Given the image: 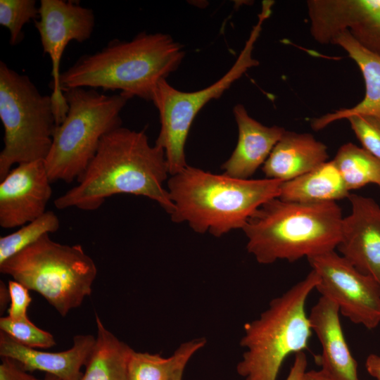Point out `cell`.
Here are the masks:
<instances>
[{"label":"cell","instance_id":"d4e9b609","mask_svg":"<svg viewBox=\"0 0 380 380\" xmlns=\"http://www.w3.org/2000/svg\"><path fill=\"white\" fill-rule=\"evenodd\" d=\"M34 0H0V25L10 33L9 44L15 46L24 38L23 26L39 18Z\"/></svg>","mask_w":380,"mask_h":380},{"label":"cell","instance_id":"44dd1931","mask_svg":"<svg viewBox=\"0 0 380 380\" xmlns=\"http://www.w3.org/2000/svg\"><path fill=\"white\" fill-rule=\"evenodd\" d=\"M96 344L80 380H129L128 359L132 348L108 330L96 315Z\"/></svg>","mask_w":380,"mask_h":380},{"label":"cell","instance_id":"7a4b0ae2","mask_svg":"<svg viewBox=\"0 0 380 380\" xmlns=\"http://www.w3.org/2000/svg\"><path fill=\"white\" fill-rule=\"evenodd\" d=\"M184 51L169 34L141 32L130 41L113 39L100 51L84 54L60 77L63 91L72 88L120 91L152 101L158 84L176 70Z\"/></svg>","mask_w":380,"mask_h":380},{"label":"cell","instance_id":"4fadbf2b","mask_svg":"<svg viewBox=\"0 0 380 380\" xmlns=\"http://www.w3.org/2000/svg\"><path fill=\"white\" fill-rule=\"evenodd\" d=\"M44 160L17 165L0 183V226L21 227L42 215L51 194Z\"/></svg>","mask_w":380,"mask_h":380},{"label":"cell","instance_id":"8fae6325","mask_svg":"<svg viewBox=\"0 0 380 380\" xmlns=\"http://www.w3.org/2000/svg\"><path fill=\"white\" fill-rule=\"evenodd\" d=\"M34 26L39 34L43 53L49 56L51 62V97L58 125L68 109L60 84L62 56L71 41L82 43L91 37L95 15L91 8L76 1L41 0Z\"/></svg>","mask_w":380,"mask_h":380},{"label":"cell","instance_id":"4dcf8cb0","mask_svg":"<svg viewBox=\"0 0 380 380\" xmlns=\"http://www.w3.org/2000/svg\"><path fill=\"white\" fill-rule=\"evenodd\" d=\"M365 368L374 378L380 380V355L370 354L366 359Z\"/></svg>","mask_w":380,"mask_h":380},{"label":"cell","instance_id":"d6a6232c","mask_svg":"<svg viewBox=\"0 0 380 380\" xmlns=\"http://www.w3.org/2000/svg\"><path fill=\"white\" fill-rule=\"evenodd\" d=\"M0 305H1V313L2 312V310H4L6 308V306L7 305V302L8 299L10 298V294L8 286H6L4 283L1 281V285H0Z\"/></svg>","mask_w":380,"mask_h":380},{"label":"cell","instance_id":"ba28073f","mask_svg":"<svg viewBox=\"0 0 380 380\" xmlns=\"http://www.w3.org/2000/svg\"><path fill=\"white\" fill-rule=\"evenodd\" d=\"M0 119L4 148L0 180L14 165L46 158L57 126L51 96L40 93L26 75L0 61Z\"/></svg>","mask_w":380,"mask_h":380},{"label":"cell","instance_id":"e575fe53","mask_svg":"<svg viewBox=\"0 0 380 380\" xmlns=\"http://www.w3.org/2000/svg\"><path fill=\"white\" fill-rule=\"evenodd\" d=\"M42 380H61V379L51 374H46L44 379Z\"/></svg>","mask_w":380,"mask_h":380},{"label":"cell","instance_id":"5bb4252c","mask_svg":"<svg viewBox=\"0 0 380 380\" xmlns=\"http://www.w3.org/2000/svg\"><path fill=\"white\" fill-rule=\"evenodd\" d=\"M350 214L343 217L337 248L360 272L380 284V207L371 198L350 194Z\"/></svg>","mask_w":380,"mask_h":380},{"label":"cell","instance_id":"83f0119b","mask_svg":"<svg viewBox=\"0 0 380 380\" xmlns=\"http://www.w3.org/2000/svg\"><path fill=\"white\" fill-rule=\"evenodd\" d=\"M11 305L8 316L12 319L27 317V308L32 302L29 289L15 280H11L8 285Z\"/></svg>","mask_w":380,"mask_h":380},{"label":"cell","instance_id":"484cf974","mask_svg":"<svg viewBox=\"0 0 380 380\" xmlns=\"http://www.w3.org/2000/svg\"><path fill=\"white\" fill-rule=\"evenodd\" d=\"M0 329L23 346L32 348H47L56 345L51 334L34 324L28 317L12 319L8 316L0 318Z\"/></svg>","mask_w":380,"mask_h":380},{"label":"cell","instance_id":"ac0fdd59","mask_svg":"<svg viewBox=\"0 0 380 380\" xmlns=\"http://www.w3.org/2000/svg\"><path fill=\"white\" fill-rule=\"evenodd\" d=\"M328 158L327 146L312 134L285 131L262 170L266 178L286 182L312 170Z\"/></svg>","mask_w":380,"mask_h":380},{"label":"cell","instance_id":"6da1fadb","mask_svg":"<svg viewBox=\"0 0 380 380\" xmlns=\"http://www.w3.org/2000/svg\"><path fill=\"white\" fill-rule=\"evenodd\" d=\"M170 175L164 151L151 146L144 131L122 126L101 139L77 184L54 201L56 208H99L114 195L127 194L156 201L170 215L174 209L163 186Z\"/></svg>","mask_w":380,"mask_h":380},{"label":"cell","instance_id":"d6986e66","mask_svg":"<svg viewBox=\"0 0 380 380\" xmlns=\"http://www.w3.org/2000/svg\"><path fill=\"white\" fill-rule=\"evenodd\" d=\"M331 44L343 49L359 67L365 82V96L352 108L337 110L313 119L312 129L319 130L333 122L355 115H372L380 120V56L360 46L348 31L338 34Z\"/></svg>","mask_w":380,"mask_h":380},{"label":"cell","instance_id":"277c9868","mask_svg":"<svg viewBox=\"0 0 380 380\" xmlns=\"http://www.w3.org/2000/svg\"><path fill=\"white\" fill-rule=\"evenodd\" d=\"M343 216L336 202L298 203L272 198L242 229L246 248L260 264L296 261L334 251L341 239Z\"/></svg>","mask_w":380,"mask_h":380},{"label":"cell","instance_id":"9a60e30c","mask_svg":"<svg viewBox=\"0 0 380 380\" xmlns=\"http://www.w3.org/2000/svg\"><path fill=\"white\" fill-rule=\"evenodd\" d=\"M96 344L92 335H77L68 350L51 353L21 345L4 331L0 332V355L15 360L26 372L41 371L61 380H80Z\"/></svg>","mask_w":380,"mask_h":380},{"label":"cell","instance_id":"9c48e42d","mask_svg":"<svg viewBox=\"0 0 380 380\" xmlns=\"http://www.w3.org/2000/svg\"><path fill=\"white\" fill-rule=\"evenodd\" d=\"M272 1H265L246 44L231 68L217 81L195 91H182L171 86L166 79L157 85L152 102L159 113L160 129L155 145L165 155L169 173L176 175L188 165L185 144L191 126L199 111L211 100L220 98L232 84L259 62L253 57L254 45L262 26L272 12Z\"/></svg>","mask_w":380,"mask_h":380},{"label":"cell","instance_id":"1f68e13d","mask_svg":"<svg viewBox=\"0 0 380 380\" xmlns=\"http://www.w3.org/2000/svg\"><path fill=\"white\" fill-rule=\"evenodd\" d=\"M303 380H334L322 369L307 371Z\"/></svg>","mask_w":380,"mask_h":380},{"label":"cell","instance_id":"3957f363","mask_svg":"<svg viewBox=\"0 0 380 380\" xmlns=\"http://www.w3.org/2000/svg\"><path fill=\"white\" fill-rule=\"evenodd\" d=\"M283 182L242 179L187 165L167 181L174 222H186L196 232L221 236L243 229L267 201L278 198Z\"/></svg>","mask_w":380,"mask_h":380},{"label":"cell","instance_id":"2e32d148","mask_svg":"<svg viewBox=\"0 0 380 380\" xmlns=\"http://www.w3.org/2000/svg\"><path fill=\"white\" fill-rule=\"evenodd\" d=\"M339 314L337 305L321 296L308 315L322 347L317 361L320 369L334 380H359L357 363L346 341Z\"/></svg>","mask_w":380,"mask_h":380},{"label":"cell","instance_id":"5b68a950","mask_svg":"<svg viewBox=\"0 0 380 380\" xmlns=\"http://www.w3.org/2000/svg\"><path fill=\"white\" fill-rule=\"evenodd\" d=\"M318 283L319 277L312 270L272 299L258 318L244 325L240 345L246 350L236 366L244 380H277L284 360L308 348L312 331L305 305Z\"/></svg>","mask_w":380,"mask_h":380},{"label":"cell","instance_id":"603a6c76","mask_svg":"<svg viewBox=\"0 0 380 380\" xmlns=\"http://www.w3.org/2000/svg\"><path fill=\"white\" fill-rule=\"evenodd\" d=\"M333 160L349 191L369 184L380 187V160L363 148L345 144Z\"/></svg>","mask_w":380,"mask_h":380},{"label":"cell","instance_id":"8992f818","mask_svg":"<svg viewBox=\"0 0 380 380\" xmlns=\"http://www.w3.org/2000/svg\"><path fill=\"white\" fill-rule=\"evenodd\" d=\"M68 109L56 126L50 151L44 160L51 182H72L84 172L95 156L102 138L122 126L120 113L129 99L94 89L63 91Z\"/></svg>","mask_w":380,"mask_h":380},{"label":"cell","instance_id":"e0dca14e","mask_svg":"<svg viewBox=\"0 0 380 380\" xmlns=\"http://www.w3.org/2000/svg\"><path fill=\"white\" fill-rule=\"evenodd\" d=\"M233 112L238 127V141L222 169L231 177L247 179L264 165L286 130L279 126L262 125L248 115L242 104L236 105Z\"/></svg>","mask_w":380,"mask_h":380},{"label":"cell","instance_id":"f1b7e54d","mask_svg":"<svg viewBox=\"0 0 380 380\" xmlns=\"http://www.w3.org/2000/svg\"><path fill=\"white\" fill-rule=\"evenodd\" d=\"M0 380H42L27 373L14 360L1 357Z\"/></svg>","mask_w":380,"mask_h":380},{"label":"cell","instance_id":"52a82bcc","mask_svg":"<svg viewBox=\"0 0 380 380\" xmlns=\"http://www.w3.org/2000/svg\"><path fill=\"white\" fill-rule=\"evenodd\" d=\"M0 272L39 293L65 317L91 294L97 268L81 245L56 242L48 234L0 264Z\"/></svg>","mask_w":380,"mask_h":380},{"label":"cell","instance_id":"ffe728a7","mask_svg":"<svg viewBox=\"0 0 380 380\" xmlns=\"http://www.w3.org/2000/svg\"><path fill=\"white\" fill-rule=\"evenodd\" d=\"M350 194L334 160L326 161L312 170L283 182L279 198L298 203L336 202Z\"/></svg>","mask_w":380,"mask_h":380},{"label":"cell","instance_id":"30bf717a","mask_svg":"<svg viewBox=\"0 0 380 380\" xmlns=\"http://www.w3.org/2000/svg\"><path fill=\"white\" fill-rule=\"evenodd\" d=\"M319 277L316 289L353 323L372 329L380 324V284L335 251L307 258Z\"/></svg>","mask_w":380,"mask_h":380},{"label":"cell","instance_id":"7402d4cb","mask_svg":"<svg viewBox=\"0 0 380 380\" xmlns=\"http://www.w3.org/2000/svg\"><path fill=\"white\" fill-rule=\"evenodd\" d=\"M206 343L203 338L182 343L168 357L159 354L137 352L132 349L127 363L129 380H172L191 357Z\"/></svg>","mask_w":380,"mask_h":380},{"label":"cell","instance_id":"7c38bea8","mask_svg":"<svg viewBox=\"0 0 380 380\" xmlns=\"http://www.w3.org/2000/svg\"><path fill=\"white\" fill-rule=\"evenodd\" d=\"M310 33L322 44L348 31L363 48L380 56V0H310Z\"/></svg>","mask_w":380,"mask_h":380},{"label":"cell","instance_id":"836d02e7","mask_svg":"<svg viewBox=\"0 0 380 380\" xmlns=\"http://www.w3.org/2000/svg\"><path fill=\"white\" fill-rule=\"evenodd\" d=\"M183 373H184V370H181L179 372H177L172 380H182Z\"/></svg>","mask_w":380,"mask_h":380},{"label":"cell","instance_id":"f546056e","mask_svg":"<svg viewBox=\"0 0 380 380\" xmlns=\"http://www.w3.org/2000/svg\"><path fill=\"white\" fill-rule=\"evenodd\" d=\"M308 359L305 352L296 353L285 380H303L307 372Z\"/></svg>","mask_w":380,"mask_h":380},{"label":"cell","instance_id":"cb8c5ba5","mask_svg":"<svg viewBox=\"0 0 380 380\" xmlns=\"http://www.w3.org/2000/svg\"><path fill=\"white\" fill-rule=\"evenodd\" d=\"M60 227L58 217L51 210L46 211L14 232L0 238V264L38 241L43 236L55 232Z\"/></svg>","mask_w":380,"mask_h":380},{"label":"cell","instance_id":"4316f807","mask_svg":"<svg viewBox=\"0 0 380 380\" xmlns=\"http://www.w3.org/2000/svg\"><path fill=\"white\" fill-rule=\"evenodd\" d=\"M347 120L362 148L380 160V120L365 115H352Z\"/></svg>","mask_w":380,"mask_h":380}]
</instances>
